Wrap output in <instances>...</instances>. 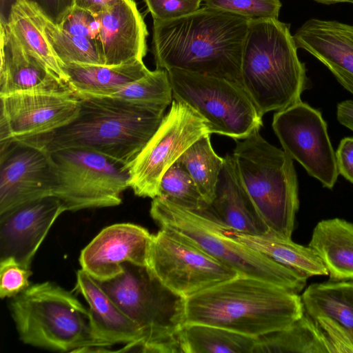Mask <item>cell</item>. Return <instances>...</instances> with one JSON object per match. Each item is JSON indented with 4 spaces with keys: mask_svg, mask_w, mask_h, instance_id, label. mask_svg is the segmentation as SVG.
Masks as SVG:
<instances>
[{
    "mask_svg": "<svg viewBox=\"0 0 353 353\" xmlns=\"http://www.w3.org/2000/svg\"><path fill=\"white\" fill-rule=\"evenodd\" d=\"M250 21L206 6L181 17L153 19L157 68L179 69L241 85L242 53Z\"/></svg>",
    "mask_w": 353,
    "mask_h": 353,
    "instance_id": "1",
    "label": "cell"
},
{
    "mask_svg": "<svg viewBox=\"0 0 353 353\" xmlns=\"http://www.w3.org/2000/svg\"><path fill=\"white\" fill-rule=\"evenodd\" d=\"M76 95L79 112L68 125L15 141L34 143L50 152L68 148H88L129 167L159 127L166 109L108 97Z\"/></svg>",
    "mask_w": 353,
    "mask_h": 353,
    "instance_id": "2",
    "label": "cell"
},
{
    "mask_svg": "<svg viewBox=\"0 0 353 353\" xmlns=\"http://www.w3.org/2000/svg\"><path fill=\"white\" fill-rule=\"evenodd\" d=\"M298 293L238 276L185 301V323L223 327L254 338L282 330L304 314Z\"/></svg>",
    "mask_w": 353,
    "mask_h": 353,
    "instance_id": "3",
    "label": "cell"
},
{
    "mask_svg": "<svg viewBox=\"0 0 353 353\" xmlns=\"http://www.w3.org/2000/svg\"><path fill=\"white\" fill-rule=\"evenodd\" d=\"M297 49L289 24L274 18L250 21L241 81L262 116L299 102L308 88L305 65L299 60Z\"/></svg>",
    "mask_w": 353,
    "mask_h": 353,
    "instance_id": "4",
    "label": "cell"
},
{
    "mask_svg": "<svg viewBox=\"0 0 353 353\" xmlns=\"http://www.w3.org/2000/svg\"><path fill=\"white\" fill-rule=\"evenodd\" d=\"M10 309L26 344L59 352H107L94 333L89 309L55 283L30 285L12 298Z\"/></svg>",
    "mask_w": 353,
    "mask_h": 353,
    "instance_id": "5",
    "label": "cell"
},
{
    "mask_svg": "<svg viewBox=\"0 0 353 353\" xmlns=\"http://www.w3.org/2000/svg\"><path fill=\"white\" fill-rule=\"evenodd\" d=\"M150 213L160 228L179 234L240 276L270 282L298 294L306 285L305 276L226 234L208 209L191 210L157 196L152 199Z\"/></svg>",
    "mask_w": 353,
    "mask_h": 353,
    "instance_id": "6",
    "label": "cell"
},
{
    "mask_svg": "<svg viewBox=\"0 0 353 353\" xmlns=\"http://www.w3.org/2000/svg\"><path fill=\"white\" fill-rule=\"evenodd\" d=\"M235 141L236 168L268 232L291 239L299 206L293 159L259 130Z\"/></svg>",
    "mask_w": 353,
    "mask_h": 353,
    "instance_id": "7",
    "label": "cell"
},
{
    "mask_svg": "<svg viewBox=\"0 0 353 353\" xmlns=\"http://www.w3.org/2000/svg\"><path fill=\"white\" fill-rule=\"evenodd\" d=\"M123 272L99 281L116 305L141 330V352H181L178 333L185 323V299L165 286L147 268L123 263Z\"/></svg>",
    "mask_w": 353,
    "mask_h": 353,
    "instance_id": "8",
    "label": "cell"
},
{
    "mask_svg": "<svg viewBox=\"0 0 353 353\" xmlns=\"http://www.w3.org/2000/svg\"><path fill=\"white\" fill-rule=\"evenodd\" d=\"M50 153L56 173L53 196L61 201L66 211L121 204L123 192L130 188L127 165L83 148Z\"/></svg>",
    "mask_w": 353,
    "mask_h": 353,
    "instance_id": "9",
    "label": "cell"
},
{
    "mask_svg": "<svg viewBox=\"0 0 353 353\" xmlns=\"http://www.w3.org/2000/svg\"><path fill=\"white\" fill-rule=\"evenodd\" d=\"M168 73L173 99L194 109L208 122L210 134L242 139L263 126V116L241 85L179 69Z\"/></svg>",
    "mask_w": 353,
    "mask_h": 353,
    "instance_id": "10",
    "label": "cell"
},
{
    "mask_svg": "<svg viewBox=\"0 0 353 353\" xmlns=\"http://www.w3.org/2000/svg\"><path fill=\"white\" fill-rule=\"evenodd\" d=\"M206 134H210L208 122L187 103L173 99L157 131L130 163V188L134 194L158 196L164 173Z\"/></svg>",
    "mask_w": 353,
    "mask_h": 353,
    "instance_id": "11",
    "label": "cell"
},
{
    "mask_svg": "<svg viewBox=\"0 0 353 353\" xmlns=\"http://www.w3.org/2000/svg\"><path fill=\"white\" fill-rule=\"evenodd\" d=\"M160 228L152 234L147 268L165 286L185 299L240 276L179 234Z\"/></svg>",
    "mask_w": 353,
    "mask_h": 353,
    "instance_id": "12",
    "label": "cell"
},
{
    "mask_svg": "<svg viewBox=\"0 0 353 353\" xmlns=\"http://www.w3.org/2000/svg\"><path fill=\"white\" fill-rule=\"evenodd\" d=\"M273 130L283 150L324 188L332 189L339 172L321 113L300 101L273 116Z\"/></svg>",
    "mask_w": 353,
    "mask_h": 353,
    "instance_id": "13",
    "label": "cell"
},
{
    "mask_svg": "<svg viewBox=\"0 0 353 353\" xmlns=\"http://www.w3.org/2000/svg\"><path fill=\"white\" fill-rule=\"evenodd\" d=\"M0 99L1 145L57 130L79 110V99L72 90L20 92Z\"/></svg>",
    "mask_w": 353,
    "mask_h": 353,
    "instance_id": "14",
    "label": "cell"
},
{
    "mask_svg": "<svg viewBox=\"0 0 353 353\" xmlns=\"http://www.w3.org/2000/svg\"><path fill=\"white\" fill-rule=\"evenodd\" d=\"M55 185V168L44 148L23 141L1 145L0 214L53 196Z\"/></svg>",
    "mask_w": 353,
    "mask_h": 353,
    "instance_id": "15",
    "label": "cell"
},
{
    "mask_svg": "<svg viewBox=\"0 0 353 353\" xmlns=\"http://www.w3.org/2000/svg\"><path fill=\"white\" fill-rule=\"evenodd\" d=\"M152 234L133 223H117L102 230L81 251V269L99 281L120 274L123 263L148 267Z\"/></svg>",
    "mask_w": 353,
    "mask_h": 353,
    "instance_id": "16",
    "label": "cell"
},
{
    "mask_svg": "<svg viewBox=\"0 0 353 353\" xmlns=\"http://www.w3.org/2000/svg\"><path fill=\"white\" fill-rule=\"evenodd\" d=\"M65 211L61 201L50 196L0 214V259L12 257L30 269L32 259L50 228Z\"/></svg>",
    "mask_w": 353,
    "mask_h": 353,
    "instance_id": "17",
    "label": "cell"
},
{
    "mask_svg": "<svg viewBox=\"0 0 353 353\" xmlns=\"http://www.w3.org/2000/svg\"><path fill=\"white\" fill-rule=\"evenodd\" d=\"M301 296L305 313L325 334L333 353H353V281L312 283Z\"/></svg>",
    "mask_w": 353,
    "mask_h": 353,
    "instance_id": "18",
    "label": "cell"
},
{
    "mask_svg": "<svg viewBox=\"0 0 353 353\" xmlns=\"http://www.w3.org/2000/svg\"><path fill=\"white\" fill-rule=\"evenodd\" d=\"M293 37L297 48L316 58L353 95V26L312 18Z\"/></svg>",
    "mask_w": 353,
    "mask_h": 353,
    "instance_id": "19",
    "label": "cell"
},
{
    "mask_svg": "<svg viewBox=\"0 0 353 353\" xmlns=\"http://www.w3.org/2000/svg\"><path fill=\"white\" fill-rule=\"evenodd\" d=\"M95 15L100 24L105 65L143 61L148 32L133 0H112Z\"/></svg>",
    "mask_w": 353,
    "mask_h": 353,
    "instance_id": "20",
    "label": "cell"
},
{
    "mask_svg": "<svg viewBox=\"0 0 353 353\" xmlns=\"http://www.w3.org/2000/svg\"><path fill=\"white\" fill-rule=\"evenodd\" d=\"M0 96L20 92L72 90L24 48L7 24L0 22Z\"/></svg>",
    "mask_w": 353,
    "mask_h": 353,
    "instance_id": "21",
    "label": "cell"
},
{
    "mask_svg": "<svg viewBox=\"0 0 353 353\" xmlns=\"http://www.w3.org/2000/svg\"><path fill=\"white\" fill-rule=\"evenodd\" d=\"M74 290L89 305L91 324L97 338L108 347L125 344L122 351H138L144 336L132 321L103 290L99 281L82 269L77 272Z\"/></svg>",
    "mask_w": 353,
    "mask_h": 353,
    "instance_id": "22",
    "label": "cell"
},
{
    "mask_svg": "<svg viewBox=\"0 0 353 353\" xmlns=\"http://www.w3.org/2000/svg\"><path fill=\"white\" fill-rule=\"evenodd\" d=\"M215 196L208 210L222 225L239 232H268L240 176L232 154L224 157Z\"/></svg>",
    "mask_w": 353,
    "mask_h": 353,
    "instance_id": "23",
    "label": "cell"
},
{
    "mask_svg": "<svg viewBox=\"0 0 353 353\" xmlns=\"http://www.w3.org/2000/svg\"><path fill=\"white\" fill-rule=\"evenodd\" d=\"M308 246L323 262L331 281H353V223L339 218L319 221Z\"/></svg>",
    "mask_w": 353,
    "mask_h": 353,
    "instance_id": "24",
    "label": "cell"
},
{
    "mask_svg": "<svg viewBox=\"0 0 353 353\" xmlns=\"http://www.w3.org/2000/svg\"><path fill=\"white\" fill-rule=\"evenodd\" d=\"M224 232L234 240L264 254L308 278L328 275L320 258L309 246L296 243L270 232L249 234L236 232L223 225Z\"/></svg>",
    "mask_w": 353,
    "mask_h": 353,
    "instance_id": "25",
    "label": "cell"
},
{
    "mask_svg": "<svg viewBox=\"0 0 353 353\" xmlns=\"http://www.w3.org/2000/svg\"><path fill=\"white\" fill-rule=\"evenodd\" d=\"M68 85L76 94L99 95L112 89L135 81L150 70L143 61L119 65L64 64Z\"/></svg>",
    "mask_w": 353,
    "mask_h": 353,
    "instance_id": "26",
    "label": "cell"
},
{
    "mask_svg": "<svg viewBox=\"0 0 353 353\" xmlns=\"http://www.w3.org/2000/svg\"><path fill=\"white\" fill-rule=\"evenodd\" d=\"M24 48L38 58L58 79L68 85L63 64L44 33L40 10L28 0H17L6 23Z\"/></svg>",
    "mask_w": 353,
    "mask_h": 353,
    "instance_id": "27",
    "label": "cell"
},
{
    "mask_svg": "<svg viewBox=\"0 0 353 353\" xmlns=\"http://www.w3.org/2000/svg\"><path fill=\"white\" fill-rule=\"evenodd\" d=\"M333 353L312 319L304 314L289 326L257 338L254 353Z\"/></svg>",
    "mask_w": 353,
    "mask_h": 353,
    "instance_id": "28",
    "label": "cell"
},
{
    "mask_svg": "<svg viewBox=\"0 0 353 353\" xmlns=\"http://www.w3.org/2000/svg\"><path fill=\"white\" fill-rule=\"evenodd\" d=\"M257 338L223 327L184 323L178 333L181 353H254Z\"/></svg>",
    "mask_w": 353,
    "mask_h": 353,
    "instance_id": "29",
    "label": "cell"
},
{
    "mask_svg": "<svg viewBox=\"0 0 353 353\" xmlns=\"http://www.w3.org/2000/svg\"><path fill=\"white\" fill-rule=\"evenodd\" d=\"M177 161L188 172L204 201L212 202L224 158L214 152L210 134L199 138L178 159Z\"/></svg>",
    "mask_w": 353,
    "mask_h": 353,
    "instance_id": "30",
    "label": "cell"
},
{
    "mask_svg": "<svg viewBox=\"0 0 353 353\" xmlns=\"http://www.w3.org/2000/svg\"><path fill=\"white\" fill-rule=\"evenodd\" d=\"M44 33L57 58L64 64H105L100 42L71 34L50 21L40 10Z\"/></svg>",
    "mask_w": 353,
    "mask_h": 353,
    "instance_id": "31",
    "label": "cell"
},
{
    "mask_svg": "<svg viewBox=\"0 0 353 353\" xmlns=\"http://www.w3.org/2000/svg\"><path fill=\"white\" fill-rule=\"evenodd\" d=\"M94 96L112 97L133 103L163 108H167L173 100L168 71L159 68L150 70L135 81Z\"/></svg>",
    "mask_w": 353,
    "mask_h": 353,
    "instance_id": "32",
    "label": "cell"
},
{
    "mask_svg": "<svg viewBox=\"0 0 353 353\" xmlns=\"http://www.w3.org/2000/svg\"><path fill=\"white\" fill-rule=\"evenodd\" d=\"M158 197L191 210H204L209 207L192 176L177 161L163 175Z\"/></svg>",
    "mask_w": 353,
    "mask_h": 353,
    "instance_id": "33",
    "label": "cell"
},
{
    "mask_svg": "<svg viewBox=\"0 0 353 353\" xmlns=\"http://www.w3.org/2000/svg\"><path fill=\"white\" fill-rule=\"evenodd\" d=\"M205 6L230 12L248 19H278L279 0H202Z\"/></svg>",
    "mask_w": 353,
    "mask_h": 353,
    "instance_id": "34",
    "label": "cell"
},
{
    "mask_svg": "<svg viewBox=\"0 0 353 353\" xmlns=\"http://www.w3.org/2000/svg\"><path fill=\"white\" fill-rule=\"evenodd\" d=\"M30 268L21 265L12 257L0 259V296L12 298L30 286Z\"/></svg>",
    "mask_w": 353,
    "mask_h": 353,
    "instance_id": "35",
    "label": "cell"
},
{
    "mask_svg": "<svg viewBox=\"0 0 353 353\" xmlns=\"http://www.w3.org/2000/svg\"><path fill=\"white\" fill-rule=\"evenodd\" d=\"M17 0H0V22L6 23L11 8ZM53 23L61 26L74 6V0H28Z\"/></svg>",
    "mask_w": 353,
    "mask_h": 353,
    "instance_id": "36",
    "label": "cell"
},
{
    "mask_svg": "<svg viewBox=\"0 0 353 353\" xmlns=\"http://www.w3.org/2000/svg\"><path fill=\"white\" fill-rule=\"evenodd\" d=\"M60 28L71 34L92 39L101 43L100 24L96 15L80 8L74 6Z\"/></svg>",
    "mask_w": 353,
    "mask_h": 353,
    "instance_id": "37",
    "label": "cell"
},
{
    "mask_svg": "<svg viewBox=\"0 0 353 353\" xmlns=\"http://www.w3.org/2000/svg\"><path fill=\"white\" fill-rule=\"evenodd\" d=\"M153 19H175L200 8L202 0H144Z\"/></svg>",
    "mask_w": 353,
    "mask_h": 353,
    "instance_id": "38",
    "label": "cell"
},
{
    "mask_svg": "<svg viewBox=\"0 0 353 353\" xmlns=\"http://www.w3.org/2000/svg\"><path fill=\"white\" fill-rule=\"evenodd\" d=\"M335 154L339 174L353 183V137L341 139Z\"/></svg>",
    "mask_w": 353,
    "mask_h": 353,
    "instance_id": "39",
    "label": "cell"
},
{
    "mask_svg": "<svg viewBox=\"0 0 353 353\" xmlns=\"http://www.w3.org/2000/svg\"><path fill=\"white\" fill-rule=\"evenodd\" d=\"M336 118L341 125L353 132V100L343 101L337 104Z\"/></svg>",
    "mask_w": 353,
    "mask_h": 353,
    "instance_id": "40",
    "label": "cell"
},
{
    "mask_svg": "<svg viewBox=\"0 0 353 353\" xmlns=\"http://www.w3.org/2000/svg\"><path fill=\"white\" fill-rule=\"evenodd\" d=\"M112 0H74V6L97 14Z\"/></svg>",
    "mask_w": 353,
    "mask_h": 353,
    "instance_id": "41",
    "label": "cell"
},
{
    "mask_svg": "<svg viewBox=\"0 0 353 353\" xmlns=\"http://www.w3.org/2000/svg\"><path fill=\"white\" fill-rule=\"evenodd\" d=\"M314 1L325 4V5H331L334 4L336 3H341V2H347L353 3V0H314Z\"/></svg>",
    "mask_w": 353,
    "mask_h": 353,
    "instance_id": "42",
    "label": "cell"
}]
</instances>
